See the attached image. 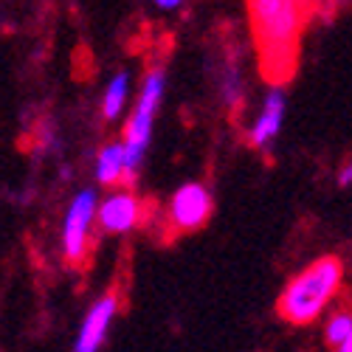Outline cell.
Returning <instances> with one entry per match:
<instances>
[{
  "instance_id": "cell-1",
  "label": "cell",
  "mask_w": 352,
  "mask_h": 352,
  "mask_svg": "<svg viewBox=\"0 0 352 352\" xmlns=\"http://www.w3.org/2000/svg\"><path fill=\"white\" fill-rule=\"evenodd\" d=\"M259 71L271 82L296 74L310 0H245Z\"/></svg>"
},
{
  "instance_id": "cell-2",
  "label": "cell",
  "mask_w": 352,
  "mask_h": 352,
  "mask_svg": "<svg viewBox=\"0 0 352 352\" xmlns=\"http://www.w3.org/2000/svg\"><path fill=\"white\" fill-rule=\"evenodd\" d=\"M344 282V262L338 256H321L293 276L279 293L276 313L290 324H313L324 307L338 296Z\"/></svg>"
},
{
  "instance_id": "cell-3",
  "label": "cell",
  "mask_w": 352,
  "mask_h": 352,
  "mask_svg": "<svg viewBox=\"0 0 352 352\" xmlns=\"http://www.w3.org/2000/svg\"><path fill=\"white\" fill-rule=\"evenodd\" d=\"M166 91V71L164 68H153L150 74L144 76L141 94H138V104L130 116V122L124 127V158H127V178L133 181L135 172L144 161L146 146L153 141V127H155V113L161 107Z\"/></svg>"
},
{
  "instance_id": "cell-4",
  "label": "cell",
  "mask_w": 352,
  "mask_h": 352,
  "mask_svg": "<svg viewBox=\"0 0 352 352\" xmlns=\"http://www.w3.org/2000/svg\"><path fill=\"white\" fill-rule=\"evenodd\" d=\"M99 200L94 189H82L68 206L65 226H63V251L68 265H82L87 259V245H91V226L96 220Z\"/></svg>"
},
{
  "instance_id": "cell-5",
  "label": "cell",
  "mask_w": 352,
  "mask_h": 352,
  "mask_svg": "<svg viewBox=\"0 0 352 352\" xmlns=\"http://www.w3.org/2000/svg\"><path fill=\"white\" fill-rule=\"evenodd\" d=\"M212 209H214V200H212V192L206 186L197 184V181L184 184L169 200V212H166L169 214V231H175V234L200 231L209 223Z\"/></svg>"
},
{
  "instance_id": "cell-6",
  "label": "cell",
  "mask_w": 352,
  "mask_h": 352,
  "mask_svg": "<svg viewBox=\"0 0 352 352\" xmlns=\"http://www.w3.org/2000/svg\"><path fill=\"white\" fill-rule=\"evenodd\" d=\"M96 220H99V228L104 234H130L135 231L138 226H144L146 220V206L144 200L135 195V192H113L107 195L99 209H96Z\"/></svg>"
},
{
  "instance_id": "cell-7",
  "label": "cell",
  "mask_w": 352,
  "mask_h": 352,
  "mask_svg": "<svg viewBox=\"0 0 352 352\" xmlns=\"http://www.w3.org/2000/svg\"><path fill=\"white\" fill-rule=\"evenodd\" d=\"M116 313H119V296H116V293H107V296H102L91 310H87L71 352H99L102 344L107 341Z\"/></svg>"
},
{
  "instance_id": "cell-8",
  "label": "cell",
  "mask_w": 352,
  "mask_h": 352,
  "mask_svg": "<svg viewBox=\"0 0 352 352\" xmlns=\"http://www.w3.org/2000/svg\"><path fill=\"white\" fill-rule=\"evenodd\" d=\"M282 122H285V91L276 85L274 91L265 96V102H262V110L256 116V122L251 127V146H268L279 130H282Z\"/></svg>"
},
{
  "instance_id": "cell-9",
  "label": "cell",
  "mask_w": 352,
  "mask_h": 352,
  "mask_svg": "<svg viewBox=\"0 0 352 352\" xmlns=\"http://www.w3.org/2000/svg\"><path fill=\"white\" fill-rule=\"evenodd\" d=\"M96 178L102 186L124 184L127 178V158H124V144H107L96 158Z\"/></svg>"
},
{
  "instance_id": "cell-10",
  "label": "cell",
  "mask_w": 352,
  "mask_h": 352,
  "mask_svg": "<svg viewBox=\"0 0 352 352\" xmlns=\"http://www.w3.org/2000/svg\"><path fill=\"white\" fill-rule=\"evenodd\" d=\"M127 94H130V74L127 71H119L110 85H107V91H104V99H102V116H104V122H116L122 116L124 104H127Z\"/></svg>"
},
{
  "instance_id": "cell-11",
  "label": "cell",
  "mask_w": 352,
  "mask_h": 352,
  "mask_svg": "<svg viewBox=\"0 0 352 352\" xmlns=\"http://www.w3.org/2000/svg\"><path fill=\"white\" fill-rule=\"evenodd\" d=\"M349 333H352V307H344V310L330 316L327 327H324V338L330 346H338Z\"/></svg>"
},
{
  "instance_id": "cell-12",
  "label": "cell",
  "mask_w": 352,
  "mask_h": 352,
  "mask_svg": "<svg viewBox=\"0 0 352 352\" xmlns=\"http://www.w3.org/2000/svg\"><path fill=\"white\" fill-rule=\"evenodd\" d=\"M220 94H223L226 104H237L243 99V79H240L237 68H226V74L220 79Z\"/></svg>"
},
{
  "instance_id": "cell-13",
  "label": "cell",
  "mask_w": 352,
  "mask_h": 352,
  "mask_svg": "<svg viewBox=\"0 0 352 352\" xmlns=\"http://www.w3.org/2000/svg\"><path fill=\"white\" fill-rule=\"evenodd\" d=\"M338 184H341V186H352V161L344 164V169H341V175H338Z\"/></svg>"
},
{
  "instance_id": "cell-14",
  "label": "cell",
  "mask_w": 352,
  "mask_h": 352,
  "mask_svg": "<svg viewBox=\"0 0 352 352\" xmlns=\"http://www.w3.org/2000/svg\"><path fill=\"white\" fill-rule=\"evenodd\" d=\"M153 3H155L161 12H172V9H178L184 0H153Z\"/></svg>"
},
{
  "instance_id": "cell-15",
  "label": "cell",
  "mask_w": 352,
  "mask_h": 352,
  "mask_svg": "<svg viewBox=\"0 0 352 352\" xmlns=\"http://www.w3.org/2000/svg\"><path fill=\"white\" fill-rule=\"evenodd\" d=\"M336 352H352V333H349V336L336 346Z\"/></svg>"
}]
</instances>
